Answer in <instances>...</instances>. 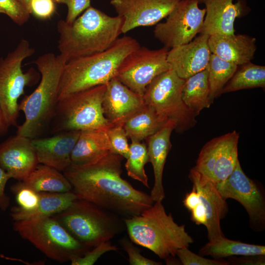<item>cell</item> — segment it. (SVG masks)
<instances>
[{"label": "cell", "instance_id": "1", "mask_svg": "<svg viewBox=\"0 0 265 265\" xmlns=\"http://www.w3.org/2000/svg\"><path fill=\"white\" fill-rule=\"evenodd\" d=\"M124 159L109 152L89 163L71 164L63 174L79 199L92 203L121 217L138 215L155 202L150 195L135 189L122 178Z\"/></svg>", "mask_w": 265, "mask_h": 265}, {"label": "cell", "instance_id": "2", "mask_svg": "<svg viewBox=\"0 0 265 265\" xmlns=\"http://www.w3.org/2000/svg\"><path fill=\"white\" fill-rule=\"evenodd\" d=\"M123 22L119 16H109L91 6L71 24L59 21V54L67 62L106 50L122 33Z\"/></svg>", "mask_w": 265, "mask_h": 265}, {"label": "cell", "instance_id": "3", "mask_svg": "<svg viewBox=\"0 0 265 265\" xmlns=\"http://www.w3.org/2000/svg\"><path fill=\"white\" fill-rule=\"evenodd\" d=\"M33 63L41 74L37 88L19 104L25 120L17 126L16 134L32 139L38 137L51 124L58 102L59 84L67 61L60 54L47 53Z\"/></svg>", "mask_w": 265, "mask_h": 265}, {"label": "cell", "instance_id": "4", "mask_svg": "<svg viewBox=\"0 0 265 265\" xmlns=\"http://www.w3.org/2000/svg\"><path fill=\"white\" fill-rule=\"evenodd\" d=\"M140 46L135 39L124 35L103 52L68 61L59 84L58 101L70 94L106 84L115 77L124 58Z\"/></svg>", "mask_w": 265, "mask_h": 265}, {"label": "cell", "instance_id": "5", "mask_svg": "<svg viewBox=\"0 0 265 265\" xmlns=\"http://www.w3.org/2000/svg\"><path fill=\"white\" fill-rule=\"evenodd\" d=\"M122 218L131 240L161 259L175 257L179 249L194 242L185 225H178L171 213H166L162 201L154 202L139 215Z\"/></svg>", "mask_w": 265, "mask_h": 265}, {"label": "cell", "instance_id": "6", "mask_svg": "<svg viewBox=\"0 0 265 265\" xmlns=\"http://www.w3.org/2000/svg\"><path fill=\"white\" fill-rule=\"evenodd\" d=\"M52 217L88 249L109 241L125 226L118 215L79 198Z\"/></svg>", "mask_w": 265, "mask_h": 265}, {"label": "cell", "instance_id": "7", "mask_svg": "<svg viewBox=\"0 0 265 265\" xmlns=\"http://www.w3.org/2000/svg\"><path fill=\"white\" fill-rule=\"evenodd\" d=\"M106 84L70 94L58 101L52 118L51 132L83 131L113 126L102 107Z\"/></svg>", "mask_w": 265, "mask_h": 265}, {"label": "cell", "instance_id": "8", "mask_svg": "<svg viewBox=\"0 0 265 265\" xmlns=\"http://www.w3.org/2000/svg\"><path fill=\"white\" fill-rule=\"evenodd\" d=\"M13 228L48 258L59 263L89 250L52 216L14 221Z\"/></svg>", "mask_w": 265, "mask_h": 265}, {"label": "cell", "instance_id": "9", "mask_svg": "<svg viewBox=\"0 0 265 265\" xmlns=\"http://www.w3.org/2000/svg\"><path fill=\"white\" fill-rule=\"evenodd\" d=\"M34 53L29 42L22 39L14 50L0 57V108L9 127L17 126L20 111L18 101L25 87L39 78L34 69L24 73L22 68L23 61Z\"/></svg>", "mask_w": 265, "mask_h": 265}, {"label": "cell", "instance_id": "10", "mask_svg": "<svg viewBox=\"0 0 265 265\" xmlns=\"http://www.w3.org/2000/svg\"><path fill=\"white\" fill-rule=\"evenodd\" d=\"M185 80L169 69L155 77L143 95L145 105L177 124L176 131L183 132L196 124L197 115L185 104L182 96Z\"/></svg>", "mask_w": 265, "mask_h": 265}, {"label": "cell", "instance_id": "11", "mask_svg": "<svg viewBox=\"0 0 265 265\" xmlns=\"http://www.w3.org/2000/svg\"><path fill=\"white\" fill-rule=\"evenodd\" d=\"M169 49L156 50L140 46L128 54L115 77L131 90L143 97L147 85L157 76L170 69L167 60Z\"/></svg>", "mask_w": 265, "mask_h": 265}, {"label": "cell", "instance_id": "12", "mask_svg": "<svg viewBox=\"0 0 265 265\" xmlns=\"http://www.w3.org/2000/svg\"><path fill=\"white\" fill-rule=\"evenodd\" d=\"M199 3L198 0H180L165 21L156 24L155 38L168 49L191 41L201 33L206 14Z\"/></svg>", "mask_w": 265, "mask_h": 265}, {"label": "cell", "instance_id": "13", "mask_svg": "<svg viewBox=\"0 0 265 265\" xmlns=\"http://www.w3.org/2000/svg\"><path fill=\"white\" fill-rule=\"evenodd\" d=\"M238 139V133L234 131L209 141L202 148L193 168L215 184L224 181L239 161Z\"/></svg>", "mask_w": 265, "mask_h": 265}, {"label": "cell", "instance_id": "14", "mask_svg": "<svg viewBox=\"0 0 265 265\" xmlns=\"http://www.w3.org/2000/svg\"><path fill=\"white\" fill-rule=\"evenodd\" d=\"M226 200L233 199L246 211L251 228L255 232L265 228V199L259 186L246 175L238 161L232 173L224 181L215 184Z\"/></svg>", "mask_w": 265, "mask_h": 265}, {"label": "cell", "instance_id": "15", "mask_svg": "<svg viewBox=\"0 0 265 265\" xmlns=\"http://www.w3.org/2000/svg\"><path fill=\"white\" fill-rule=\"evenodd\" d=\"M180 0H110L123 19L122 33L140 26L156 25L166 18Z\"/></svg>", "mask_w": 265, "mask_h": 265}, {"label": "cell", "instance_id": "16", "mask_svg": "<svg viewBox=\"0 0 265 265\" xmlns=\"http://www.w3.org/2000/svg\"><path fill=\"white\" fill-rule=\"evenodd\" d=\"M38 164L31 138L16 134L0 143V166L11 178L24 180Z\"/></svg>", "mask_w": 265, "mask_h": 265}, {"label": "cell", "instance_id": "17", "mask_svg": "<svg viewBox=\"0 0 265 265\" xmlns=\"http://www.w3.org/2000/svg\"><path fill=\"white\" fill-rule=\"evenodd\" d=\"M102 107L105 117L112 125H122L144 106L143 97L122 83L116 77L106 84Z\"/></svg>", "mask_w": 265, "mask_h": 265}, {"label": "cell", "instance_id": "18", "mask_svg": "<svg viewBox=\"0 0 265 265\" xmlns=\"http://www.w3.org/2000/svg\"><path fill=\"white\" fill-rule=\"evenodd\" d=\"M209 36L201 33L190 42L169 49L167 60L170 69L186 80L207 68L211 54Z\"/></svg>", "mask_w": 265, "mask_h": 265}, {"label": "cell", "instance_id": "19", "mask_svg": "<svg viewBox=\"0 0 265 265\" xmlns=\"http://www.w3.org/2000/svg\"><path fill=\"white\" fill-rule=\"evenodd\" d=\"M189 178L205 209L207 220L205 226L209 241H214L224 237L220 221L228 212L226 200L221 196L215 183L202 177L193 168L190 171Z\"/></svg>", "mask_w": 265, "mask_h": 265}, {"label": "cell", "instance_id": "20", "mask_svg": "<svg viewBox=\"0 0 265 265\" xmlns=\"http://www.w3.org/2000/svg\"><path fill=\"white\" fill-rule=\"evenodd\" d=\"M80 132L64 131L50 137L31 139L39 163L65 170L71 164V153Z\"/></svg>", "mask_w": 265, "mask_h": 265}, {"label": "cell", "instance_id": "21", "mask_svg": "<svg viewBox=\"0 0 265 265\" xmlns=\"http://www.w3.org/2000/svg\"><path fill=\"white\" fill-rule=\"evenodd\" d=\"M203 3L206 14L201 33L209 36L234 34L235 20L249 10L244 0H204Z\"/></svg>", "mask_w": 265, "mask_h": 265}, {"label": "cell", "instance_id": "22", "mask_svg": "<svg viewBox=\"0 0 265 265\" xmlns=\"http://www.w3.org/2000/svg\"><path fill=\"white\" fill-rule=\"evenodd\" d=\"M256 42L255 37L245 34H215L209 36L208 45L212 53L239 66L254 58Z\"/></svg>", "mask_w": 265, "mask_h": 265}, {"label": "cell", "instance_id": "23", "mask_svg": "<svg viewBox=\"0 0 265 265\" xmlns=\"http://www.w3.org/2000/svg\"><path fill=\"white\" fill-rule=\"evenodd\" d=\"M176 127V122L169 120L160 130L146 139L149 162L152 164L154 174V184L150 196L155 202L162 201L165 198L162 184L163 171L171 147V134Z\"/></svg>", "mask_w": 265, "mask_h": 265}, {"label": "cell", "instance_id": "24", "mask_svg": "<svg viewBox=\"0 0 265 265\" xmlns=\"http://www.w3.org/2000/svg\"><path fill=\"white\" fill-rule=\"evenodd\" d=\"M107 129L81 131L71 153V164L89 163L111 152V144L106 132Z\"/></svg>", "mask_w": 265, "mask_h": 265}, {"label": "cell", "instance_id": "25", "mask_svg": "<svg viewBox=\"0 0 265 265\" xmlns=\"http://www.w3.org/2000/svg\"><path fill=\"white\" fill-rule=\"evenodd\" d=\"M37 207L31 211H23L17 207L11 209V216L14 221L52 216L69 207L78 197L73 192L63 193L41 192Z\"/></svg>", "mask_w": 265, "mask_h": 265}, {"label": "cell", "instance_id": "26", "mask_svg": "<svg viewBox=\"0 0 265 265\" xmlns=\"http://www.w3.org/2000/svg\"><path fill=\"white\" fill-rule=\"evenodd\" d=\"M169 120L145 105L130 117L123 127L128 138L141 141L160 130Z\"/></svg>", "mask_w": 265, "mask_h": 265}, {"label": "cell", "instance_id": "27", "mask_svg": "<svg viewBox=\"0 0 265 265\" xmlns=\"http://www.w3.org/2000/svg\"><path fill=\"white\" fill-rule=\"evenodd\" d=\"M22 181L38 192L63 193L72 190L70 183L63 174L54 168L42 164H38Z\"/></svg>", "mask_w": 265, "mask_h": 265}, {"label": "cell", "instance_id": "28", "mask_svg": "<svg viewBox=\"0 0 265 265\" xmlns=\"http://www.w3.org/2000/svg\"><path fill=\"white\" fill-rule=\"evenodd\" d=\"M182 96L186 105L197 115L203 109L210 107L212 102L207 68L185 80Z\"/></svg>", "mask_w": 265, "mask_h": 265}, {"label": "cell", "instance_id": "29", "mask_svg": "<svg viewBox=\"0 0 265 265\" xmlns=\"http://www.w3.org/2000/svg\"><path fill=\"white\" fill-rule=\"evenodd\" d=\"M199 254L216 259L235 256L265 255V246L231 240L224 237L209 241L200 248Z\"/></svg>", "mask_w": 265, "mask_h": 265}, {"label": "cell", "instance_id": "30", "mask_svg": "<svg viewBox=\"0 0 265 265\" xmlns=\"http://www.w3.org/2000/svg\"><path fill=\"white\" fill-rule=\"evenodd\" d=\"M223 88L221 94L265 87V67L251 61L241 65Z\"/></svg>", "mask_w": 265, "mask_h": 265}, {"label": "cell", "instance_id": "31", "mask_svg": "<svg viewBox=\"0 0 265 265\" xmlns=\"http://www.w3.org/2000/svg\"><path fill=\"white\" fill-rule=\"evenodd\" d=\"M238 66L212 53L207 67L210 89V99L221 94L222 90L236 71Z\"/></svg>", "mask_w": 265, "mask_h": 265}, {"label": "cell", "instance_id": "32", "mask_svg": "<svg viewBox=\"0 0 265 265\" xmlns=\"http://www.w3.org/2000/svg\"><path fill=\"white\" fill-rule=\"evenodd\" d=\"M131 140L129 154L125 163L127 174L149 188L148 179L144 168L145 164L149 162L147 146L140 141Z\"/></svg>", "mask_w": 265, "mask_h": 265}, {"label": "cell", "instance_id": "33", "mask_svg": "<svg viewBox=\"0 0 265 265\" xmlns=\"http://www.w3.org/2000/svg\"><path fill=\"white\" fill-rule=\"evenodd\" d=\"M11 190L15 196L18 204L17 207L23 211H31L38 206L40 193L23 183L20 182L12 186Z\"/></svg>", "mask_w": 265, "mask_h": 265}, {"label": "cell", "instance_id": "34", "mask_svg": "<svg viewBox=\"0 0 265 265\" xmlns=\"http://www.w3.org/2000/svg\"><path fill=\"white\" fill-rule=\"evenodd\" d=\"M106 132L111 144V152L127 159L129 154L130 145L123 126L113 125Z\"/></svg>", "mask_w": 265, "mask_h": 265}, {"label": "cell", "instance_id": "35", "mask_svg": "<svg viewBox=\"0 0 265 265\" xmlns=\"http://www.w3.org/2000/svg\"><path fill=\"white\" fill-rule=\"evenodd\" d=\"M0 14L7 15L19 26L26 23L30 15L18 0H0Z\"/></svg>", "mask_w": 265, "mask_h": 265}, {"label": "cell", "instance_id": "36", "mask_svg": "<svg viewBox=\"0 0 265 265\" xmlns=\"http://www.w3.org/2000/svg\"><path fill=\"white\" fill-rule=\"evenodd\" d=\"M116 246L111 244L110 241L103 242L88 250L82 256H74L70 259L72 265H93L104 253L118 250Z\"/></svg>", "mask_w": 265, "mask_h": 265}, {"label": "cell", "instance_id": "37", "mask_svg": "<svg viewBox=\"0 0 265 265\" xmlns=\"http://www.w3.org/2000/svg\"><path fill=\"white\" fill-rule=\"evenodd\" d=\"M181 263L183 265H229V262L223 259H209L192 252L188 248L179 249L176 253Z\"/></svg>", "mask_w": 265, "mask_h": 265}, {"label": "cell", "instance_id": "38", "mask_svg": "<svg viewBox=\"0 0 265 265\" xmlns=\"http://www.w3.org/2000/svg\"><path fill=\"white\" fill-rule=\"evenodd\" d=\"M120 244L126 252L131 265H160L161 262H157L143 256L131 239L124 237L120 240Z\"/></svg>", "mask_w": 265, "mask_h": 265}, {"label": "cell", "instance_id": "39", "mask_svg": "<svg viewBox=\"0 0 265 265\" xmlns=\"http://www.w3.org/2000/svg\"><path fill=\"white\" fill-rule=\"evenodd\" d=\"M54 1L67 6L68 11L65 21L69 24L73 23L80 14L91 6L90 0H54Z\"/></svg>", "mask_w": 265, "mask_h": 265}, {"label": "cell", "instance_id": "40", "mask_svg": "<svg viewBox=\"0 0 265 265\" xmlns=\"http://www.w3.org/2000/svg\"><path fill=\"white\" fill-rule=\"evenodd\" d=\"M54 0H31V14L41 20L50 19L55 12Z\"/></svg>", "mask_w": 265, "mask_h": 265}, {"label": "cell", "instance_id": "41", "mask_svg": "<svg viewBox=\"0 0 265 265\" xmlns=\"http://www.w3.org/2000/svg\"><path fill=\"white\" fill-rule=\"evenodd\" d=\"M241 257H228V262L232 265H263L265 264V255L242 256Z\"/></svg>", "mask_w": 265, "mask_h": 265}, {"label": "cell", "instance_id": "42", "mask_svg": "<svg viewBox=\"0 0 265 265\" xmlns=\"http://www.w3.org/2000/svg\"><path fill=\"white\" fill-rule=\"evenodd\" d=\"M10 176L0 166V209L7 210L10 205V198L5 193V187Z\"/></svg>", "mask_w": 265, "mask_h": 265}, {"label": "cell", "instance_id": "43", "mask_svg": "<svg viewBox=\"0 0 265 265\" xmlns=\"http://www.w3.org/2000/svg\"><path fill=\"white\" fill-rule=\"evenodd\" d=\"M190 211L191 219L196 224L205 225L207 220L206 213L204 205L201 201Z\"/></svg>", "mask_w": 265, "mask_h": 265}, {"label": "cell", "instance_id": "44", "mask_svg": "<svg viewBox=\"0 0 265 265\" xmlns=\"http://www.w3.org/2000/svg\"><path fill=\"white\" fill-rule=\"evenodd\" d=\"M200 202V198L198 192L193 186L191 192L186 194L183 200L185 207L189 211L194 208Z\"/></svg>", "mask_w": 265, "mask_h": 265}, {"label": "cell", "instance_id": "45", "mask_svg": "<svg viewBox=\"0 0 265 265\" xmlns=\"http://www.w3.org/2000/svg\"><path fill=\"white\" fill-rule=\"evenodd\" d=\"M9 127L0 108V136L7 133Z\"/></svg>", "mask_w": 265, "mask_h": 265}, {"label": "cell", "instance_id": "46", "mask_svg": "<svg viewBox=\"0 0 265 265\" xmlns=\"http://www.w3.org/2000/svg\"><path fill=\"white\" fill-rule=\"evenodd\" d=\"M18 0L31 14V11H30L31 0Z\"/></svg>", "mask_w": 265, "mask_h": 265}, {"label": "cell", "instance_id": "47", "mask_svg": "<svg viewBox=\"0 0 265 265\" xmlns=\"http://www.w3.org/2000/svg\"><path fill=\"white\" fill-rule=\"evenodd\" d=\"M198 0V1H199V2H200V3L203 2V1H204V0Z\"/></svg>", "mask_w": 265, "mask_h": 265}]
</instances>
